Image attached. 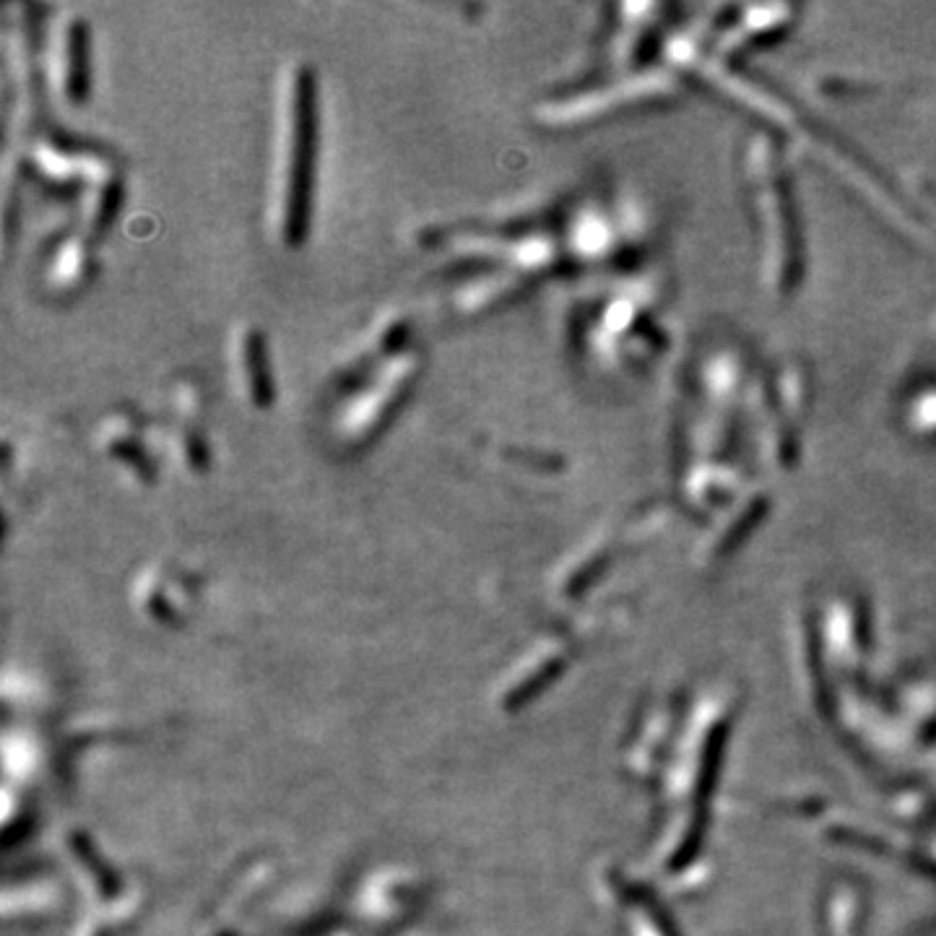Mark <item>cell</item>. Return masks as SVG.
<instances>
[{"label": "cell", "mask_w": 936, "mask_h": 936, "mask_svg": "<svg viewBox=\"0 0 936 936\" xmlns=\"http://www.w3.org/2000/svg\"><path fill=\"white\" fill-rule=\"evenodd\" d=\"M71 94L86 96L89 89V44L86 29H76L71 34Z\"/></svg>", "instance_id": "cell-2"}, {"label": "cell", "mask_w": 936, "mask_h": 936, "mask_svg": "<svg viewBox=\"0 0 936 936\" xmlns=\"http://www.w3.org/2000/svg\"><path fill=\"white\" fill-rule=\"evenodd\" d=\"M245 354H248V367H250V375H252V393H256L258 404H269V375H266V356H263V346H260L258 336H250L248 339V346H245Z\"/></svg>", "instance_id": "cell-3"}, {"label": "cell", "mask_w": 936, "mask_h": 936, "mask_svg": "<svg viewBox=\"0 0 936 936\" xmlns=\"http://www.w3.org/2000/svg\"><path fill=\"white\" fill-rule=\"evenodd\" d=\"M315 144H318V107H315V81L302 73L297 81L294 100V138H292V165H289V193H287V219L284 232L287 242H302L308 232L310 214V188L315 175Z\"/></svg>", "instance_id": "cell-1"}]
</instances>
